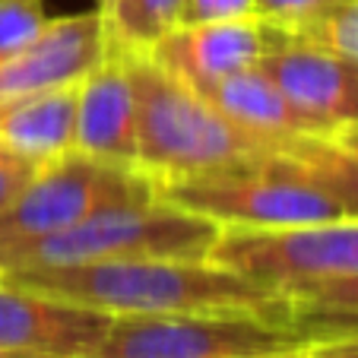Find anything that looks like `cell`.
Instances as JSON below:
<instances>
[{"label":"cell","mask_w":358,"mask_h":358,"mask_svg":"<svg viewBox=\"0 0 358 358\" xmlns=\"http://www.w3.org/2000/svg\"><path fill=\"white\" fill-rule=\"evenodd\" d=\"M0 282L124 314H260L289 324L285 292L219 266L210 257H136L99 264L10 266Z\"/></svg>","instance_id":"obj_1"},{"label":"cell","mask_w":358,"mask_h":358,"mask_svg":"<svg viewBox=\"0 0 358 358\" xmlns=\"http://www.w3.org/2000/svg\"><path fill=\"white\" fill-rule=\"evenodd\" d=\"M130 70L136 83V169L156 184L273 159L289 143L235 124L146 51H130Z\"/></svg>","instance_id":"obj_2"},{"label":"cell","mask_w":358,"mask_h":358,"mask_svg":"<svg viewBox=\"0 0 358 358\" xmlns=\"http://www.w3.org/2000/svg\"><path fill=\"white\" fill-rule=\"evenodd\" d=\"M219 235L222 225L165 200L134 203L105 210L55 235L0 244V270L136 257H210Z\"/></svg>","instance_id":"obj_3"},{"label":"cell","mask_w":358,"mask_h":358,"mask_svg":"<svg viewBox=\"0 0 358 358\" xmlns=\"http://www.w3.org/2000/svg\"><path fill=\"white\" fill-rule=\"evenodd\" d=\"M159 200L235 231H289L345 219L343 206L320 184L279 156L159 181Z\"/></svg>","instance_id":"obj_4"},{"label":"cell","mask_w":358,"mask_h":358,"mask_svg":"<svg viewBox=\"0 0 358 358\" xmlns=\"http://www.w3.org/2000/svg\"><path fill=\"white\" fill-rule=\"evenodd\" d=\"M308 345L260 314H124L86 358H279Z\"/></svg>","instance_id":"obj_5"},{"label":"cell","mask_w":358,"mask_h":358,"mask_svg":"<svg viewBox=\"0 0 358 358\" xmlns=\"http://www.w3.org/2000/svg\"><path fill=\"white\" fill-rule=\"evenodd\" d=\"M159 200V184L134 165L67 152L32 171L26 187L0 216V244L73 229L115 206Z\"/></svg>","instance_id":"obj_6"},{"label":"cell","mask_w":358,"mask_h":358,"mask_svg":"<svg viewBox=\"0 0 358 358\" xmlns=\"http://www.w3.org/2000/svg\"><path fill=\"white\" fill-rule=\"evenodd\" d=\"M210 260L279 292L301 282L358 276V219L289 231L222 229Z\"/></svg>","instance_id":"obj_7"},{"label":"cell","mask_w":358,"mask_h":358,"mask_svg":"<svg viewBox=\"0 0 358 358\" xmlns=\"http://www.w3.org/2000/svg\"><path fill=\"white\" fill-rule=\"evenodd\" d=\"M282 45H289V35L276 22H266L264 16L254 13L225 22L178 26L165 38H159L146 55L190 89H203L238 70L257 67L270 51Z\"/></svg>","instance_id":"obj_8"},{"label":"cell","mask_w":358,"mask_h":358,"mask_svg":"<svg viewBox=\"0 0 358 358\" xmlns=\"http://www.w3.org/2000/svg\"><path fill=\"white\" fill-rule=\"evenodd\" d=\"M111 314L0 282V349L35 358H86Z\"/></svg>","instance_id":"obj_9"},{"label":"cell","mask_w":358,"mask_h":358,"mask_svg":"<svg viewBox=\"0 0 358 358\" xmlns=\"http://www.w3.org/2000/svg\"><path fill=\"white\" fill-rule=\"evenodd\" d=\"M108 51V26L101 10L48 20V26L0 61V101L80 83Z\"/></svg>","instance_id":"obj_10"},{"label":"cell","mask_w":358,"mask_h":358,"mask_svg":"<svg viewBox=\"0 0 358 358\" xmlns=\"http://www.w3.org/2000/svg\"><path fill=\"white\" fill-rule=\"evenodd\" d=\"M73 149L83 156L136 169V83L130 51L111 45L80 80Z\"/></svg>","instance_id":"obj_11"},{"label":"cell","mask_w":358,"mask_h":358,"mask_svg":"<svg viewBox=\"0 0 358 358\" xmlns=\"http://www.w3.org/2000/svg\"><path fill=\"white\" fill-rule=\"evenodd\" d=\"M264 73L317 130L358 121V61L317 45L276 48L260 61Z\"/></svg>","instance_id":"obj_12"},{"label":"cell","mask_w":358,"mask_h":358,"mask_svg":"<svg viewBox=\"0 0 358 358\" xmlns=\"http://www.w3.org/2000/svg\"><path fill=\"white\" fill-rule=\"evenodd\" d=\"M80 83L0 101V149L22 162L41 165L73 152Z\"/></svg>","instance_id":"obj_13"},{"label":"cell","mask_w":358,"mask_h":358,"mask_svg":"<svg viewBox=\"0 0 358 358\" xmlns=\"http://www.w3.org/2000/svg\"><path fill=\"white\" fill-rule=\"evenodd\" d=\"M203 99L216 105L225 117L248 130H257L264 136H276V140H292L301 134H314V124L301 115L282 95V89L264 73V67H248L238 73L225 76L219 83L196 89Z\"/></svg>","instance_id":"obj_14"},{"label":"cell","mask_w":358,"mask_h":358,"mask_svg":"<svg viewBox=\"0 0 358 358\" xmlns=\"http://www.w3.org/2000/svg\"><path fill=\"white\" fill-rule=\"evenodd\" d=\"M276 156L320 184L345 219H358V121L292 136Z\"/></svg>","instance_id":"obj_15"},{"label":"cell","mask_w":358,"mask_h":358,"mask_svg":"<svg viewBox=\"0 0 358 358\" xmlns=\"http://www.w3.org/2000/svg\"><path fill=\"white\" fill-rule=\"evenodd\" d=\"M282 292L292 301L289 327L308 343L358 336V276L301 282Z\"/></svg>","instance_id":"obj_16"},{"label":"cell","mask_w":358,"mask_h":358,"mask_svg":"<svg viewBox=\"0 0 358 358\" xmlns=\"http://www.w3.org/2000/svg\"><path fill=\"white\" fill-rule=\"evenodd\" d=\"M184 0H111L101 10L108 41L124 51H149L159 38L178 29Z\"/></svg>","instance_id":"obj_17"},{"label":"cell","mask_w":358,"mask_h":358,"mask_svg":"<svg viewBox=\"0 0 358 358\" xmlns=\"http://www.w3.org/2000/svg\"><path fill=\"white\" fill-rule=\"evenodd\" d=\"M285 35H289V41L317 45L358 61V0H336L333 7H327L314 20H304L298 26L285 29Z\"/></svg>","instance_id":"obj_18"},{"label":"cell","mask_w":358,"mask_h":358,"mask_svg":"<svg viewBox=\"0 0 358 358\" xmlns=\"http://www.w3.org/2000/svg\"><path fill=\"white\" fill-rule=\"evenodd\" d=\"M45 26L48 16L41 0H0V61L26 48Z\"/></svg>","instance_id":"obj_19"},{"label":"cell","mask_w":358,"mask_h":358,"mask_svg":"<svg viewBox=\"0 0 358 358\" xmlns=\"http://www.w3.org/2000/svg\"><path fill=\"white\" fill-rule=\"evenodd\" d=\"M333 3L336 0H254V13L264 16L266 22H276L285 32V29L298 26L304 20H314Z\"/></svg>","instance_id":"obj_20"},{"label":"cell","mask_w":358,"mask_h":358,"mask_svg":"<svg viewBox=\"0 0 358 358\" xmlns=\"http://www.w3.org/2000/svg\"><path fill=\"white\" fill-rule=\"evenodd\" d=\"M254 16V0H184L178 26H200V22H225Z\"/></svg>","instance_id":"obj_21"},{"label":"cell","mask_w":358,"mask_h":358,"mask_svg":"<svg viewBox=\"0 0 358 358\" xmlns=\"http://www.w3.org/2000/svg\"><path fill=\"white\" fill-rule=\"evenodd\" d=\"M32 171H35V165L22 162V159L10 156V152H0V216H3L7 206L16 200V194L26 187Z\"/></svg>","instance_id":"obj_22"},{"label":"cell","mask_w":358,"mask_h":358,"mask_svg":"<svg viewBox=\"0 0 358 358\" xmlns=\"http://www.w3.org/2000/svg\"><path fill=\"white\" fill-rule=\"evenodd\" d=\"M308 355L311 358H358V336L311 343L308 345Z\"/></svg>","instance_id":"obj_23"},{"label":"cell","mask_w":358,"mask_h":358,"mask_svg":"<svg viewBox=\"0 0 358 358\" xmlns=\"http://www.w3.org/2000/svg\"><path fill=\"white\" fill-rule=\"evenodd\" d=\"M0 358H35V355H22V352H7V349H0Z\"/></svg>","instance_id":"obj_24"},{"label":"cell","mask_w":358,"mask_h":358,"mask_svg":"<svg viewBox=\"0 0 358 358\" xmlns=\"http://www.w3.org/2000/svg\"><path fill=\"white\" fill-rule=\"evenodd\" d=\"M279 358H311V355H308V349H301V352H289V355H279Z\"/></svg>","instance_id":"obj_25"},{"label":"cell","mask_w":358,"mask_h":358,"mask_svg":"<svg viewBox=\"0 0 358 358\" xmlns=\"http://www.w3.org/2000/svg\"><path fill=\"white\" fill-rule=\"evenodd\" d=\"M108 3H111V0H99V10H105V7H108Z\"/></svg>","instance_id":"obj_26"},{"label":"cell","mask_w":358,"mask_h":358,"mask_svg":"<svg viewBox=\"0 0 358 358\" xmlns=\"http://www.w3.org/2000/svg\"><path fill=\"white\" fill-rule=\"evenodd\" d=\"M0 152H3V149H0Z\"/></svg>","instance_id":"obj_27"}]
</instances>
